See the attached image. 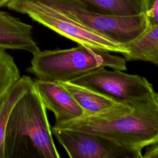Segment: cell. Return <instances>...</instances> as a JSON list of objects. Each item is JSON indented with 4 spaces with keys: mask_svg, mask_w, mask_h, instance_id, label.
<instances>
[{
    "mask_svg": "<svg viewBox=\"0 0 158 158\" xmlns=\"http://www.w3.org/2000/svg\"><path fill=\"white\" fill-rule=\"evenodd\" d=\"M52 132L71 158H141L142 149L127 147L93 133L52 127Z\"/></svg>",
    "mask_w": 158,
    "mask_h": 158,
    "instance_id": "7",
    "label": "cell"
},
{
    "mask_svg": "<svg viewBox=\"0 0 158 158\" xmlns=\"http://www.w3.org/2000/svg\"><path fill=\"white\" fill-rule=\"evenodd\" d=\"M144 6L147 27L158 25V0H144Z\"/></svg>",
    "mask_w": 158,
    "mask_h": 158,
    "instance_id": "15",
    "label": "cell"
},
{
    "mask_svg": "<svg viewBox=\"0 0 158 158\" xmlns=\"http://www.w3.org/2000/svg\"><path fill=\"white\" fill-rule=\"evenodd\" d=\"M6 6L78 44L122 55L128 52L122 44L87 28L45 0H10Z\"/></svg>",
    "mask_w": 158,
    "mask_h": 158,
    "instance_id": "4",
    "label": "cell"
},
{
    "mask_svg": "<svg viewBox=\"0 0 158 158\" xmlns=\"http://www.w3.org/2000/svg\"><path fill=\"white\" fill-rule=\"evenodd\" d=\"M56 128L88 132L143 149L158 144V93L118 102L101 112L55 123Z\"/></svg>",
    "mask_w": 158,
    "mask_h": 158,
    "instance_id": "1",
    "label": "cell"
},
{
    "mask_svg": "<svg viewBox=\"0 0 158 158\" xmlns=\"http://www.w3.org/2000/svg\"><path fill=\"white\" fill-rule=\"evenodd\" d=\"M144 158H158V144L150 146L143 155Z\"/></svg>",
    "mask_w": 158,
    "mask_h": 158,
    "instance_id": "16",
    "label": "cell"
},
{
    "mask_svg": "<svg viewBox=\"0 0 158 158\" xmlns=\"http://www.w3.org/2000/svg\"><path fill=\"white\" fill-rule=\"evenodd\" d=\"M78 44L69 49H40L33 54L27 71L40 80L65 82L101 67L114 70L127 69L124 57L111 54L107 51Z\"/></svg>",
    "mask_w": 158,
    "mask_h": 158,
    "instance_id": "3",
    "label": "cell"
},
{
    "mask_svg": "<svg viewBox=\"0 0 158 158\" xmlns=\"http://www.w3.org/2000/svg\"><path fill=\"white\" fill-rule=\"evenodd\" d=\"M46 108L33 85L17 101L4 137L5 158H59Z\"/></svg>",
    "mask_w": 158,
    "mask_h": 158,
    "instance_id": "2",
    "label": "cell"
},
{
    "mask_svg": "<svg viewBox=\"0 0 158 158\" xmlns=\"http://www.w3.org/2000/svg\"><path fill=\"white\" fill-rule=\"evenodd\" d=\"M31 25L0 10V48L35 54L40 50L32 36Z\"/></svg>",
    "mask_w": 158,
    "mask_h": 158,
    "instance_id": "9",
    "label": "cell"
},
{
    "mask_svg": "<svg viewBox=\"0 0 158 158\" xmlns=\"http://www.w3.org/2000/svg\"><path fill=\"white\" fill-rule=\"evenodd\" d=\"M59 83L70 93L82 108L84 115H92L101 112L120 102L97 91L70 81Z\"/></svg>",
    "mask_w": 158,
    "mask_h": 158,
    "instance_id": "12",
    "label": "cell"
},
{
    "mask_svg": "<svg viewBox=\"0 0 158 158\" xmlns=\"http://www.w3.org/2000/svg\"><path fill=\"white\" fill-rule=\"evenodd\" d=\"M45 1L87 28L122 44L138 36L147 28L144 14L112 16L87 10L69 0Z\"/></svg>",
    "mask_w": 158,
    "mask_h": 158,
    "instance_id": "5",
    "label": "cell"
},
{
    "mask_svg": "<svg viewBox=\"0 0 158 158\" xmlns=\"http://www.w3.org/2000/svg\"><path fill=\"white\" fill-rule=\"evenodd\" d=\"M33 80L28 76H21L8 90L0 97V158L4 156V137L10 113L22 96L30 89Z\"/></svg>",
    "mask_w": 158,
    "mask_h": 158,
    "instance_id": "13",
    "label": "cell"
},
{
    "mask_svg": "<svg viewBox=\"0 0 158 158\" xmlns=\"http://www.w3.org/2000/svg\"><path fill=\"white\" fill-rule=\"evenodd\" d=\"M87 10L108 15L127 17L144 14V0H69Z\"/></svg>",
    "mask_w": 158,
    "mask_h": 158,
    "instance_id": "11",
    "label": "cell"
},
{
    "mask_svg": "<svg viewBox=\"0 0 158 158\" xmlns=\"http://www.w3.org/2000/svg\"><path fill=\"white\" fill-rule=\"evenodd\" d=\"M9 1L10 0H0V8L4 6H6Z\"/></svg>",
    "mask_w": 158,
    "mask_h": 158,
    "instance_id": "17",
    "label": "cell"
},
{
    "mask_svg": "<svg viewBox=\"0 0 158 158\" xmlns=\"http://www.w3.org/2000/svg\"><path fill=\"white\" fill-rule=\"evenodd\" d=\"M107 96L117 102L144 97L154 90L144 77L128 74L120 70H108L101 67L70 81Z\"/></svg>",
    "mask_w": 158,
    "mask_h": 158,
    "instance_id": "6",
    "label": "cell"
},
{
    "mask_svg": "<svg viewBox=\"0 0 158 158\" xmlns=\"http://www.w3.org/2000/svg\"><path fill=\"white\" fill-rule=\"evenodd\" d=\"M14 57L6 49L0 48V97L20 78Z\"/></svg>",
    "mask_w": 158,
    "mask_h": 158,
    "instance_id": "14",
    "label": "cell"
},
{
    "mask_svg": "<svg viewBox=\"0 0 158 158\" xmlns=\"http://www.w3.org/2000/svg\"><path fill=\"white\" fill-rule=\"evenodd\" d=\"M128 52L123 54L127 61H143L158 68V25L147 27L138 36L123 44Z\"/></svg>",
    "mask_w": 158,
    "mask_h": 158,
    "instance_id": "10",
    "label": "cell"
},
{
    "mask_svg": "<svg viewBox=\"0 0 158 158\" xmlns=\"http://www.w3.org/2000/svg\"><path fill=\"white\" fill-rule=\"evenodd\" d=\"M33 86L46 109L54 114L55 123L70 120L85 114L82 108L59 82L36 79L33 80Z\"/></svg>",
    "mask_w": 158,
    "mask_h": 158,
    "instance_id": "8",
    "label": "cell"
}]
</instances>
